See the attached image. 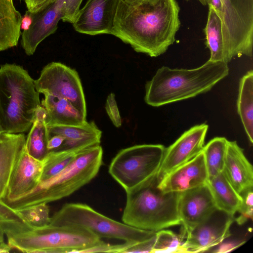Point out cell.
<instances>
[{"instance_id":"cell-30","label":"cell","mask_w":253,"mask_h":253,"mask_svg":"<svg viewBox=\"0 0 253 253\" xmlns=\"http://www.w3.org/2000/svg\"><path fill=\"white\" fill-rule=\"evenodd\" d=\"M185 236L183 231L180 235L165 229L156 232L152 253H179L180 247Z\"/></svg>"},{"instance_id":"cell-9","label":"cell","mask_w":253,"mask_h":253,"mask_svg":"<svg viewBox=\"0 0 253 253\" xmlns=\"http://www.w3.org/2000/svg\"><path fill=\"white\" fill-rule=\"evenodd\" d=\"M166 148L161 144H141L121 150L112 159L108 172L126 192L155 175Z\"/></svg>"},{"instance_id":"cell-6","label":"cell","mask_w":253,"mask_h":253,"mask_svg":"<svg viewBox=\"0 0 253 253\" xmlns=\"http://www.w3.org/2000/svg\"><path fill=\"white\" fill-rule=\"evenodd\" d=\"M7 238L12 249L24 253H80L104 242L84 228L50 224Z\"/></svg>"},{"instance_id":"cell-26","label":"cell","mask_w":253,"mask_h":253,"mask_svg":"<svg viewBox=\"0 0 253 253\" xmlns=\"http://www.w3.org/2000/svg\"><path fill=\"white\" fill-rule=\"evenodd\" d=\"M228 140L223 137H216L211 140L202 151L208 175V180L223 171Z\"/></svg>"},{"instance_id":"cell-27","label":"cell","mask_w":253,"mask_h":253,"mask_svg":"<svg viewBox=\"0 0 253 253\" xmlns=\"http://www.w3.org/2000/svg\"><path fill=\"white\" fill-rule=\"evenodd\" d=\"M48 134L45 122L35 120L26 137L25 148L33 158L43 160L48 151L47 144Z\"/></svg>"},{"instance_id":"cell-15","label":"cell","mask_w":253,"mask_h":253,"mask_svg":"<svg viewBox=\"0 0 253 253\" xmlns=\"http://www.w3.org/2000/svg\"><path fill=\"white\" fill-rule=\"evenodd\" d=\"M65 0H51L45 6L33 13L29 29L21 34V45L28 55H33L38 45L54 33L63 16Z\"/></svg>"},{"instance_id":"cell-34","label":"cell","mask_w":253,"mask_h":253,"mask_svg":"<svg viewBox=\"0 0 253 253\" xmlns=\"http://www.w3.org/2000/svg\"><path fill=\"white\" fill-rule=\"evenodd\" d=\"M83 0H65L62 20L73 23L80 9Z\"/></svg>"},{"instance_id":"cell-11","label":"cell","mask_w":253,"mask_h":253,"mask_svg":"<svg viewBox=\"0 0 253 253\" xmlns=\"http://www.w3.org/2000/svg\"><path fill=\"white\" fill-rule=\"evenodd\" d=\"M208 127L205 124L195 126L185 131L169 147L166 148L156 173L159 183L170 172L202 152Z\"/></svg>"},{"instance_id":"cell-42","label":"cell","mask_w":253,"mask_h":253,"mask_svg":"<svg viewBox=\"0 0 253 253\" xmlns=\"http://www.w3.org/2000/svg\"><path fill=\"white\" fill-rule=\"evenodd\" d=\"M187 1L190 0H185ZM199 0L201 3H202L204 5H209L210 3V0Z\"/></svg>"},{"instance_id":"cell-29","label":"cell","mask_w":253,"mask_h":253,"mask_svg":"<svg viewBox=\"0 0 253 253\" xmlns=\"http://www.w3.org/2000/svg\"><path fill=\"white\" fill-rule=\"evenodd\" d=\"M0 224L6 237L20 234L34 228L26 221L20 213L0 200Z\"/></svg>"},{"instance_id":"cell-10","label":"cell","mask_w":253,"mask_h":253,"mask_svg":"<svg viewBox=\"0 0 253 253\" xmlns=\"http://www.w3.org/2000/svg\"><path fill=\"white\" fill-rule=\"evenodd\" d=\"M34 83L39 93L65 99L86 117L83 88L79 74L75 69L60 62H51L42 69Z\"/></svg>"},{"instance_id":"cell-44","label":"cell","mask_w":253,"mask_h":253,"mask_svg":"<svg viewBox=\"0 0 253 253\" xmlns=\"http://www.w3.org/2000/svg\"><path fill=\"white\" fill-rule=\"evenodd\" d=\"M0 132H1V131H0Z\"/></svg>"},{"instance_id":"cell-21","label":"cell","mask_w":253,"mask_h":253,"mask_svg":"<svg viewBox=\"0 0 253 253\" xmlns=\"http://www.w3.org/2000/svg\"><path fill=\"white\" fill-rule=\"evenodd\" d=\"M41 105L46 110L47 126H82L87 122L85 117L68 100L44 94Z\"/></svg>"},{"instance_id":"cell-32","label":"cell","mask_w":253,"mask_h":253,"mask_svg":"<svg viewBox=\"0 0 253 253\" xmlns=\"http://www.w3.org/2000/svg\"><path fill=\"white\" fill-rule=\"evenodd\" d=\"M253 188H250L241 195L242 202L237 212L240 215L235 220L239 225H242L248 219H253Z\"/></svg>"},{"instance_id":"cell-31","label":"cell","mask_w":253,"mask_h":253,"mask_svg":"<svg viewBox=\"0 0 253 253\" xmlns=\"http://www.w3.org/2000/svg\"><path fill=\"white\" fill-rule=\"evenodd\" d=\"M30 225L34 228L49 224V208L46 203H41L17 211Z\"/></svg>"},{"instance_id":"cell-39","label":"cell","mask_w":253,"mask_h":253,"mask_svg":"<svg viewBox=\"0 0 253 253\" xmlns=\"http://www.w3.org/2000/svg\"><path fill=\"white\" fill-rule=\"evenodd\" d=\"M33 22V13L27 10L25 15L22 17L21 29L23 31L27 30L29 29Z\"/></svg>"},{"instance_id":"cell-36","label":"cell","mask_w":253,"mask_h":253,"mask_svg":"<svg viewBox=\"0 0 253 253\" xmlns=\"http://www.w3.org/2000/svg\"><path fill=\"white\" fill-rule=\"evenodd\" d=\"M65 138L59 134L48 135L47 148L49 151H54L58 149L64 143Z\"/></svg>"},{"instance_id":"cell-3","label":"cell","mask_w":253,"mask_h":253,"mask_svg":"<svg viewBox=\"0 0 253 253\" xmlns=\"http://www.w3.org/2000/svg\"><path fill=\"white\" fill-rule=\"evenodd\" d=\"M34 80L22 66L5 64L0 67L1 132L23 133L35 120L41 105Z\"/></svg>"},{"instance_id":"cell-12","label":"cell","mask_w":253,"mask_h":253,"mask_svg":"<svg viewBox=\"0 0 253 253\" xmlns=\"http://www.w3.org/2000/svg\"><path fill=\"white\" fill-rule=\"evenodd\" d=\"M121 0H88L72 23L80 33L113 34L115 18Z\"/></svg>"},{"instance_id":"cell-13","label":"cell","mask_w":253,"mask_h":253,"mask_svg":"<svg viewBox=\"0 0 253 253\" xmlns=\"http://www.w3.org/2000/svg\"><path fill=\"white\" fill-rule=\"evenodd\" d=\"M177 210L185 235L207 220L217 210L208 183L180 192Z\"/></svg>"},{"instance_id":"cell-22","label":"cell","mask_w":253,"mask_h":253,"mask_svg":"<svg viewBox=\"0 0 253 253\" xmlns=\"http://www.w3.org/2000/svg\"><path fill=\"white\" fill-rule=\"evenodd\" d=\"M22 17L13 0H0V51L17 45Z\"/></svg>"},{"instance_id":"cell-28","label":"cell","mask_w":253,"mask_h":253,"mask_svg":"<svg viewBox=\"0 0 253 253\" xmlns=\"http://www.w3.org/2000/svg\"><path fill=\"white\" fill-rule=\"evenodd\" d=\"M83 150L49 151L43 160V168L41 182L47 180L61 171L74 161Z\"/></svg>"},{"instance_id":"cell-8","label":"cell","mask_w":253,"mask_h":253,"mask_svg":"<svg viewBox=\"0 0 253 253\" xmlns=\"http://www.w3.org/2000/svg\"><path fill=\"white\" fill-rule=\"evenodd\" d=\"M220 17L225 62L236 57H252L253 44V0H210Z\"/></svg>"},{"instance_id":"cell-16","label":"cell","mask_w":253,"mask_h":253,"mask_svg":"<svg viewBox=\"0 0 253 253\" xmlns=\"http://www.w3.org/2000/svg\"><path fill=\"white\" fill-rule=\"evenodd\" d=\"M208 175L203 151L165 176L158 184L164 192H182L208 183Z\"/></svg>"},{"instance_id":"cell-35","label":"cell","mask_w":253,"mask_h":253,"mask_svg":"<svg viewBox=\"0 0 253 253\" xmlns=\"http://www.w3.org/2000/svg\"><path fill=\"white\" fill-rule=\"evenodd\" d=\"M156 235L144 242L136 244L123 253H151L155 241Z\"/></svg>"},{"instance_id":"cell-2","label":"cell","mask_w":253,"mask_h":253,"mask_svg":"<svg viewBox=\"0 0 253 253\" xmlns=\"http://www.w3.org/2000/svg\"><path fill=\"white\" fill-rule=\"evenodd\" d=\"M227 63L208 60L192 69L162 66L145 85V102L159 107L210 90L229 74Z\"/></svg>"},{"instance_id":"cell-17","label":"cell","mask_w":253,"mask_h":253,"mask_svg":"<svg viewBox=\"0 0 253 253\" xmlns=\"http://www.w3.org/2000/svg\"><path fill=\"white\" fill-rule=\"evenodd\" d=\"M43 168V160L30 156L25 147L11 175L6 195L1 200H12L33 190L41 182Z\"/></svg>"},{"instance_id":"cell-20","label":"cell","mask_w":253,"mask_h":253,"mask_svg":"<svg viewBox=\"0 0 253 253\" xmlns=\"http://www.w3.org/2000/svg\"><path fill=\"white\" fill-rule=\"evenodd\" d=\"M26 139L24 133L0 132V200L6 195L13 170L25 147Z\"/></svg>"},{"instance_id":"cell-41","label":"cell","mask_w":253,"mask_h":253,"mask_svg":"<svg viewBox=\"0 0 253 253\" xmlns=\"http://www.w3.org/2000/svg\"><path fill=\"white\" fill-rule=\"evenodd\" d=\"M4 232L0 224V253H9L11 248L4 241Z\"/></svg>"},{"instance_id":"cell-43","label":"cell","mask_w":253,"mask_h":253,"mask_svg":"<svg viewBox=\"0 0 253 253\" xmlns=\"http://www.w3.org/2000/svg\"><path fill=\"white\" fill-rule=\"evenodd\" d=\"M124 0L126 2L130 3V2H132L133 1H134L135 0Z\"/></svg>"},{"instance_id":"cell-37","label":"cell","mask_w":253,"mask_h":253,"mask_svg":"<svg viewBox=\"0 0 253 253\" xmlns=\"http://www.w3.org/2000/svg\"><path fill=\"white\" fill-rule=\"evenodd\" d=\"M51 0H24L28 11L31 13H36L44 6Z\"/></svg>"},{"instance_id":"cell-40","label":"cell","mask_w":253,"mask_h":253,"mask_svg":"<svg viewBox=\"0 0 253 253\" xmlns=\"http://www.w3.org/2000/svg\"><path fill=\"white\" fill-rule=\"evenodd\" d=\"M47 119V113L45 108L42 105L39 106L36 110L35 120L45 122Z\"/></svg>"},{"instance_id":"cell-24","label":"cell","mask_w":253,"mask_h":253,"mask_svg":"<svg viewBox=\"0 0 253 253\" xmlns=\"http://www.w3.org/2000/svg\"><path fill=\"white\" fill-rule=\"evenodd\" d=\"M240 116L249 140L253 143V72L248 71L240 80L237 102Z\"/></svg>"},{"instance_id":"cell-7","label":"cell","mask_w":253,"mask_h":253,"mask_svg":"<svg viewBox=\"0 0 253 253\" xmlns=\"http://www.w3.org/2000/svg\"><path fill=\"white\" fill-rule=\"evenodd\" d=\"M50 224L86 229L100 238L121 240L135 245L154 237L156 232L133 227L96 211L86 204L66 203L51 217Z\"/></svg>"},{"instance_id":"cell-33","label":"cell","mask_w":253,"mask_h":253,"mask_svg":"<svg viewBox=\"0 0 253 253\" xmlns=\"http://www.w3.org/2000/svg\"><path fill=\"white\" fill-rule=\"evenodd\" d=\"M105 110L113 125L117 127L122 125V120L115 99V95L111 93L107 97L105 103Z\"/></svg>"},{"instance_id":"cell-23","label":"cell","mask_w":253,"mask_h":253,"mask_svg":"<svg viewBox=\"0 0 253 253\" xmlns=\"http://www.w3.org/2000/svg\"><path fill=\"white\" fill-rule=\"evenodd\" d=\"M217 209L234 216L243 199L230 184L223 171L208 181Z\"/></svg>"},{"instance_id":"cell-18","label":"cell","mask_w":253,"mask_h":253,"mask_svg":"<svg viewBox=\"0 0 253 253\" xmlns=\"http://www.w3.org/2000/svg\"><path fill=\"white\" fill-rule=\"evenodd\" d=\"M223 172L240 195L253 188V166L235 141L228 140Z\"/></svg>"},{"instance_id":"cell-1","label":"cell","mask_w":253,"mask_h":253,"mask_svg":"<svg viewBox=\"0 0 253 253\" xmlns=\"http://www.w3.org/2000/svg\"><path fill=\"white\" fill-rule=\"evenodd\" d=\"M179 11L176 0H121L112 35L137 52L157 57L175 41Z\"/></svg>"},{"instance_id":"cell-14","label":"cell","mask_w":253,"mask_h":253,"mask_svg":"<svg viewBox=\"0 0 253 253\" xmlns=\"http://www.w3.org/2000/svg\"><path fill=\"white\" fill-rule=\"evenodd\" d=\"M215 212L186 235L179 253L204 252L218 246L230 236V228L235 221L234 216L226 213L223 217L216 220Z\"/></svg>"},{"instance_id":"cell-19","label":"cell","mask_w":253,"mask_h":253,"mask_svg":"<svg viewBox=\"0 0 253 253\" xmlns=\"http://www.w3.org/2000/svg\"><path fill=\"white\" fill-rule=\"evenodd\" d=\"M48 134H59L65 138L63 144L57 150H83L100 145L102 131L93 121L82 126H47Z\"/></svg>"},{"instance_id":"cell-4","label":"cell","mask_w":253,"mask_h":253,"mask_svg":"<svg viewBox=\"0 0 253 253\" xmlns=\"http://www.w3.org/2000/svg\"><path fill=\"white\" fill-rule=\"evenodd\" d=\"M156 174L126 192L123 223L138 229L157 232L181 225L177 205L180 192H164Z\"/></svg>"},{"instance_id":"cell-25","label":"cell","mask_w":253,"mask_h":253,"mask_svg":"<svg viewBox=\"0 0 253 253\" xmlns=\"http://www.w3.org/2000/svg\"><path fill=\"white\" fill-rule=\"evenodd\" d=\"M208 6V20L204 33L206 44L211 53L209 60L225 62L221 20L213 8Z\"/></svg>"},{"instance_id":"cell-38","label":"cell","mask_w":253,"mask_h":253,"mask_svg":"<svg viewBox=\"0 0 253 253\" xmlns=\"http://www.w3.org/2000/svg\"><path fill=\"white\" fill-rule=\"evenodd\" d=\"M245 241H233L223 244L220 243L218 248L214 251L216 253H227L242 246Z\"/></svg>"},{"instance_id":"cell-5","label":"cell","mask_w":253,"mask_h":253,"mask_svg":"<svg viewBox=\"0 0 253 253\" xmlns=\"http://www.w3.org/2000/svg\"><path fill=\"white\" fill-rule=\"evenodd\" d=\"M102 158L103 149L100 145L85 149L67 167L50 178L41 182L29 193L3 202L18 211L68 197L97 175L102 164Z\"/></svg>"}]
</instances>
